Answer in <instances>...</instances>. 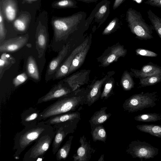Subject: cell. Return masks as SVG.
Instances as JSON below:
<instances>
[{"label": "cell", "instance_id": "ac0fdd59", "mask_svg": "<svg viewBox=\"0 0 161 161\" xmlns=\"http://www.w3.org/2000/svg\"><path fill=\"white\" fill-rule=\"evenodd\" d=\"M108 77L109 76L107 75L102 79L95 82L87 94L86 104L90 106L99 99L101 95V87Z\"/></svg>", "mask_w": 161, "mask_h": 161}, {"label": "cell", "instance_id": "7c38bea8", "mask_svg": "<svg viewBox=\"0 0 161 161\" xmlns=\"http://www.w3.org/2000/svg\"><path fill=\"white\" fill-rule=\"evenodd\" d=\"M88 38L86 39L81 44L75 48L67 58L66 59L60 66L55 75L56 79L62 78L67 75L72 61L75 55L81 50L85 48L87 45Z\"/></svg>", "mask_w": 161, "mask_h": 161}, {"label": "cell", "instance_id": "5b68a950", "mask_svg": "<svg viewBox=\"0 0 161 161\" xmlns=\"http://www.w3.org/2000/svg\"><path fill=\"white\" fill-rule=\"evenodd\" d=\"M157 94L156 92H154L134 94L125 101L123 107L125 110L130 113L152 108L156 104Z\"/></svg>", "mask_w": 161, "mask_h": 161}, {"label": "cell", "instance_id": "ba28073f", "mask_svg": "<svg viewBox=\"0 0 161 161\" xmlns=\"http://www.w3.org/2000/svg\"><path fill=\"white\" fill-rule=\"evenodd\" d=\"M80 119V118H78L52 126L55 131L52 146V152L53 154H56L66 136L75 131Z\"/></svg>", "mask_w": 161, "mask_h": 161}, {"label": "cell", "instance_id": "d6986e66", "mask_svg": "<svg viewBox=\"0 0 161 161\" xmlns=\"http://www.w3.org/2000/svg\"><path fill=\"white\" fill-rule=\"evenodd\" d=\"M0 8L7 20L9 22L14 20L17 13V5L14 0H2Z\"/></svg>", "mask_w": 161, "mask_h": 161}, {"label": "cell", "instance_id": "9a60e30c", "mask_svg": "<svg viewBox=\"0 0 161 161\" xmlns=\"http://www.w3.org/2000/svg\"><path fill=\"white\" fill-rule=\"evenodd\" d=\"M48 38L46 27L39 24L36 29V44L40 58L42 56L46 51L48 44Z\"/></svg>", "mask_w": 161, "mask_h": 161}, {"label": "cell", "instance_id": "83f0119b", "mask_svg": "<svg viewBox=\"0 0 161 161\" xmlns=\"http://www.w3.org/2000/svg\"><path fill=\"white\" fill-rule=\"evenodd\" d=\"M30 19V15L27 14H22L14 20V27L18 31H25L28 27Z\"/></svg>", "mask_w": 161, "mask_h": 161}, {"label": "cell", "instance_id": "f1b7e54d", "mask_svg": "<svg viewBox=\"0 0 161 161\" xmlns=\"http://www.w3.org/2000/svg\"><path fill=\"white\" fill-rule=\"evenodd\" d=\"M92 128L91 134L92 139L94 142L99 141L105 142L107 139V133L102 125H98Z\"/></svg>", "mask_w": 161, "mask_h": 161}, {"label": "cell", "instance_id": "b9f144b4", "mask_svg": "<svg viewBox=\"0 0 161 161\" xmlns=\"http://www.w3.org/2000/svg\"><path fill=\"white\" fill-rule=\"evenodd\" d=\"M125 0H115L113 4V8L114 10L122 3Z\"/></svg>", "mask_w": 161, "mask_h": 161}, {"label": "cell", "instance_id": "277c9868", "mask_svg": "<svg viewBox=\"0 0 161 161\" xmlns=\"http://www.w3.org/2000/svg\"><path fill=\"white\" fill-rule=\"evenodd\" d=\"M126 20L131 32L140 40H147L153 38V27L147 24L140 12L132 8L126 12Z\"/></svg>", "mask_w": 161, "mask_h": 161}, {"label": "cell", "instance_id": "484cf974", "mask_svg": "<svg viewBox=\"0 0 161 161\" xmlns=\"http://www.w3.org/2000/svg\"><path fill=\"white\" fill-rule=\"evenodd\" d=\"M26 70L30 77L36 80L40 79L39 74L36 61L32 56H30L28 58Z\"/></svg>", "mask_w": 161, "mask_h": 161}, {"label": "cell", "instance_id": "8fae6325", "mask_svg": "<svg viewBox=\"0 0 161 161\" xmlns=\"http://www.w3.org/2000/svg\"><path fill=\"white\" fill-rule=\"evenodd\" d=\"M27 34L24 36L4 40L0 43V51L13 52L23 47L26 43L28 39Z\"/></svg>", "mask_w": 161, "mask_h": 161}, {"label": "cell", "instance_id": "f35d334b", "mask_svg": "<svg viewBox=\"0 0 161 161\" xmlns=\"http://www.w3.org/2000/svg\"><path fill=\"white\" fill-rule=\"evenodd\" d=\"M107 3L105 5L102 6L95 15L97 20H101L102 18H104L107 14Z\"/></svg>", "mask_w": 161, "mask_h": 161}, {"label": "cell", "instance_id": "44dd1931", "mask_svg": "<svg viewBox=\"0 0 161 161\" xmlns=\"http://www.w3.org/2000/svg\"><path fill=\"white\" fill-rule=\"evenodd\" d=\"M127 50L123 46L119 45L113 47L109 53L103 59L102 66H108L112 63L116 61L120 57L125 56Z\"/></svg>", "mask_w": 161, "mask_h": 161}, {"label": "cell", "instance_id": "7a4b0ae2", "mask_svg": "<svg viewBox=\"0 0 161 161\" xmlns=\"http://www.w3.org/2000/svg\"><path fill=\"white\" fill-rule=\"evenodd\" d=\"M86 95H80L75 91L73 95L70 94L57 99L41 112L42 120H45L54 116L81 109L82 106L86 103Z\"/></svg>", "mask_w": 161, "mask_h": 161}, {"label": "cell", "instance_id": "8d00e7d4", "mask_svg": "<svg viewBox=\"0 0 161 161\" xmlns=\"http://www.w3.org/2000/svg\"><path fill=\"white\" fill-rule=\"evenodd\" d=\"M136 54L137 55L147 57H156L158 54L152 51L145 49L137 48L136 50Z\"/></svg>", "mask_w": 161, "mask_h": 161}, {"label": "cell", "instance_id": "4fadbf2b", "mask_svg": "<svg viewBox=\"0 0 161 161\" xmlns=\"http://www.w3.org/2000/svg\"><path fill=\"white\" fill-rule=\"evenodd\" d=\"M69 47V45L68 43L64 45L57 56L51 61L46 74V81L51 79L53 75L58 70L61 63L67 54Z\"/></svg>", "mask_w": 161, "mask_h": 161}, {"label": "cell", "instance_id": "7bdbcfd3", "mask_svg": "<svg viewBox=\"0 0 161 161\" xmlns=\"http://www.w3.org/2000/svg\"><path fill=\"white\" fill-rule=\"evenodd\" d=\"M78 1H82L83 2H85L86 3H90V2H95L97 0H77Z\"/></svg>", "mask_w": 161, "mask_h": 161}, {"label": "cell", "instance_id": "d6a6232c", "mask_svg": "<svg viewBox=\"0 0 161 161\" xmlns=\"http://www.w3.org/2000/svg\"><path fill=\"white\" fill-rule=\"evenodd\" d=\"M121 83L123 89L129 91L134 87V83L130 74L127 71L124 72L121 79Z\"/></svg>", "mask_w": 161, "mask_h": 161}, {"label": "cell", "instance_id": "603a6c76", "mask_svg": "<svg viewBox=\"0 0 161 161\" xmlns=\"http://www.w3.org/2000/svg\"><path fill=\"white\" fill-rule=\"evenodd\" d=\"M107 108L104 107L94 113L89 120L91 126L100 125L103 123L110 117V113L106 112Z\"/></svg>", "mask_w": 161, "mask_h": 161}, {"label": "cell", "instance_id": "1f68e13d", "mask_svg": "<svg viewBox=\"0 0 161 161\" xmlns=\"http://www.w3.org/2000/svg\"><path fill=\"white\" fill-rule=\"evenodd\" d=\"M161 81V73L140 79L139 84L142 87L155 85Z\"/></svg>", "mask_w": 161, "mask_h": 161}, {"label": "cell", "instance_id": "d590c367", "mask_svg": "<svg viewBox=\"0 0 161 161\" xmlns=\"http://www.w3.org/2000/svg\"><path fill=\"white\" fill-rule=\"evenodd\" d=\"M3 17L2 11L0 8V43L4 41L7 32L4 26Z\"/></svg>", "mask_w": 161, "mask_h": 161}, {"label": "cell", "instance_id": "52a82bcc", "mask_svg": "<svg viewBox=\"0 0 161 161\" xmlns=\"http://www.w3.org/2000/svg\"><path fill=\"white\" fill-rule=\"evenodd\" d=\"M126 152L132 158L142 160L153 158L158 154L159 149L145 142L135 140L129 144Z\"/></svg>", "mask_w": 161, "mask_h": 161}, {"label": "cell", "instance_id": "5bb4252c", "mask_svg": "<svg viewBox=\"0 0 161 161\" xmlns=\"http://www.w3.org/2000/svg\"><path fill=\"white\" fill-rule=\"evenodd\" d=\"M90 71L81 70L73 74L64 80L67 82L72 92H74L86 82Z\"/></svg>", "mask_w": 161, "mask_h": 161}, {"label": "cell", "instance_id": "e575fe53", "mask_svg": "<svg viewBox=\"0 0 161 161\" xmlns=\"http://www.w3.org/2000/svg\"><path fill=\"white\" fill-rule=\"evenodd\" d=\"M113 84V82L111 80L108 81L105 84L101 95L100 98L101 99H107L109 97L112 91Z\"/></svg>", "mask_w": 161, "mask_h": 161}, {"label": "cell", "instance_id": "ffe728a7", "mask_svg": "<svg viewBox=\"0 0 161 161\" xmlns=\"http://www.w3.org/2000/svg\"><path fill=\"white\" fill-rule=\"evenodd\" d=\"M78 111L71 112L57 115L44 120L45 123L53 126L80 118Z\"/></svg>", "mask_w": 161, "mask_h": 161}, {"label": "cell", "instance_id": "cb8c5ba5", "mask_svg": "<svg viewBox=\"0 0 161 161\" xmlns=\"http://www.w3.org/2000/svg\"><path fill=\"white\" fill-rule=\"evenodd\" d=\"M15 63V59L11 55L3 53L0 58V79H1L5 71Z\"/></svg>", "mask_w": 161, "mask_h": 161}, {"label": "cell", "instance_id": "30bf717a", "mask_svg": "<svg viewBox=\"0 0 161 161\" xmlns=\"http://www.w3.org/2000/svg\"><path fill=\"white\" fill-rule=\"evenodd\" d=\"M72 91L64 86L61 83L55 85L45 95L40 98L37 103L40 104L56 99H58L70 95Z\"/></svg>", "mask_w": 161, "mask_h": 161}, {"label": "cell", "instance_id": "4316f807", "mask_svg": "<svg viewBox=\"0 0 161 161\" xmlns=\"http://www.w3.org/2000/svg\"><path fill=\"white\" fill-rule=\"evenodd\" d=\"M73 138V136H69L65 144L58 149L56 153V157L57 161L64 160L67 158L70 151Z\"/></svg>", "mask_w": 161, "mask_h": 161}, {"label": "cell", "instance_id": "7402d4cb", "mask_svg": "<svg viewBox=\"0 0 161 161\" xmlns=\"http://www.w3.org/2000/svg\"><path fill=\"white\" fill-rule=\"evenodd\" d=\"M90 48L87 44L86 47L78 53L74 58L67 75H69L77 69L84 63Z\"/></svg>", "mask_w": 161, "mask_h": 161}, {"label": "cell", "instance_id": "ab89813d", "mask_svg": "<svg viewBox=\"0 0 161 161\" xmlns=\"http://www.w3.org/2000/svg\"><path fill=\"white\" fill-rule=\"evenodd\" d=\"M118 21L117 18H114L105 29L102 34L106 35L110 34L116 26Z\"/></svg>", "mask_w": 161, "mask_h": 161}, {"label": "cell", "instance_id": "bcb514c9", "mask_svg": "<svg viewBox=\"0 0 161 161\" xmlns=\"http://www.w3.org/2000/svg\"><path fill=\"white\" fill-rule=\"evenodd\" d=\"M29 2H33L37 1V0H23Z\"/></svg>", "mask_w": 161, "mask_h": 161}, {"label": "cell", "instance_id": "d4e9b609", "mask_svg": "<svg viewBox=\"0 0 161 161\" xmlns=\"http://www.w3.org/2000/svg\"><path fill=\"white\" fill-rule=\"evenodd\" d=\"M136 128L141 131L161 138V125L154 124L138 125Z\"/></svg>", "mask_w": 161, "mask_h": 161}, {"label": "cell", "instance_id": "8992f818", "mask_svg": "<svg viewBox=\"0 0 161 161\" xmlns=\"http://www.w3.org/2000/svg\"><path fill=\"white\" fill-rule=\"evenodd\" d=\"M55 134L53 129L41 136L27 151L23 158V161H33L43 157L48 150Z\"/></svg>", "mask_w": 161, "mask_h": 161}, {"label": "cell", "instance_id": "e0dca14e", "mask_svg": "<svg viewBox=\"0 0 161 161\" xmlns=\"http://www.w3.org/2000/svg\"><path fill=\"white\" fill-rule=\"evenodd\" d=\"M41 113L36 108L30 107L24 110L21 115V124L25 127L41 121Z\"/></svg>", "mask_w": 161, "mask_h": 161}, {"label": "cell", "instance_id": "4dcf8cb0", "mask_svg": "<svg viewBox=\"0 0 161 161\" xmlns=\"http://www.w3.org/2000/svg\"><path fill=\"white\" fill-rule=\"evenodd\" d=\"M134 119L140 122H155L161 119V114L156 113H147L138 115L135 117Z\"/></svg>", "mask_w": 161, "mask_h": 161}, {"label": "cell", "instance_id": "74e56055", "mask_svg": "<svg viewBox=\"0 0 161 161\" xmlns=\"http://www.w3.org/2000/svg\"><path fill=\"white\" fill-rule=\"evenodd\" d=\"M28 79V77L25 73H23L18 75L13 80V84L15 87L18 86L25 82Z\"/></svg>", "mask_w": 161, "mask_h": 161}, {"label": "cell", "instance_id": "2e32d148", "mask_svg": "<svg viewBox=\"0 0 161 161\" xmlns=\"http://www.w3.org/2000/svg\"><path fill=\"white\" fill-rule=\"evenodd\" d=\"M133 76L139 79L161 73V67L151 62L143 66L140 70L131 68Z\"/></svg>", "mask_w": 161, "mask_h": 161}, {"label": "cell", "instance_id": "9c48e42d", "mask_svg": "<svg viewBox=\"0 0 161 161\" xmlns=\"http://www.w3.org/2000/svg\"><path fill=\"white\" fill-rule=\"evenodd\" d=\"M80 146L76 153L73 155L74 161H88L90 160L95 150L91 147L90 141L83 135L79 140Z\"/></svg>", "mask_w": 161, "mask_h": 161}, {"label": "cell", "instance_id": "836d02e7", "mask_svg": "<svg viewBox=\"0 0 161 161\" xmlns=\"http://www.w3.org/2000/svg\"><path fill=\"white\" fill-rule=\"evenodd\" d=\"M76 2L73 0H58L53 3L52 7L57 8H74Z\"/></svg>", "mask_w": 161, "mask_h": 161}, {"label": "cell", "instance_id": "f6af8a7d", "mask_svg": "<svg viewBox=\"0 0 161 161\" xmlns=\"http://www.w3.org/2000/svg\"><path fill=\"white\" fill-rule=\"evenodd\" d=\"M133 1L136 2L137 3H140L142 2L143 0H133Z\"/></svg>", "mask_w": 161, "mask_h": 161}, {"label": "cell", "instance_id": "ee69618b", "mask_svg": "<svg viewBox=\"0 0 161 161\" xmlns=\"http://www.w3.org/2000/svg\"><path fill=\"white\" fill-rule=\"evenodd\" d=\"M104 154H102L99 158L98 161H104Z\"/></svg>", "mask_w": 161, "mask_h": 161}, {"label": "cell", "instance_id": "3957f363", "mask_svg": "<svg viewBox=\"0 0 161 161\" xmlns=\"http://www.w3.org/2000/svg\"><path fill=\"white\" fill-rule=\"evenodd\" d=\"M86 16L85 12H79L67 17H53L51 24L55 41L59 42L66 39L79 27L87 25Z\"/></svg>", "mask_w": 161, "mask_h": 161}, {"label": "cell", "instance_id": "6da1fadb", "mask_svg": "<svg viewBox=\"0 0 161 161\" xmlns=\"http://www.w3.org/2000/svg\"><path fill=\"white\" fill-rule=\"evenodd\" d=\"M53 129L52 125L45 123L44 120L25 127L15 136L13 148L15 151L14 157L18 158L27 147Z\"/></svg>", "mask_w": 161, "mask_h": 161}, {"label": "cell", "instance_id": "60d3db41", "mask_svg": "<svg viewBox=\"0 0 161 161\" xmlns=\"http://www.w3.org/2000/svg\"><path fill=\"white\" fill-rule=\"evenodd\" d=\"M145 3L153 6L161 8V0H147Z\"/></svg>", "mask_w": 161, "mask_h": 161}, {"label": "cell", "instance_id": "f546056e", "mask_svg": "<svg viewBox=\"0 0 161 161\" xmlns=\"http://www.w3.org/2000/svg\"><path fill=\"white\" fill-rule=\"evenodd\" d=\"M147 14L154 29L161 39V18L157 16L150 9L147 11Z\"/></svg>", "mask_w": 161, "mask_h": 161}]
</instances>
